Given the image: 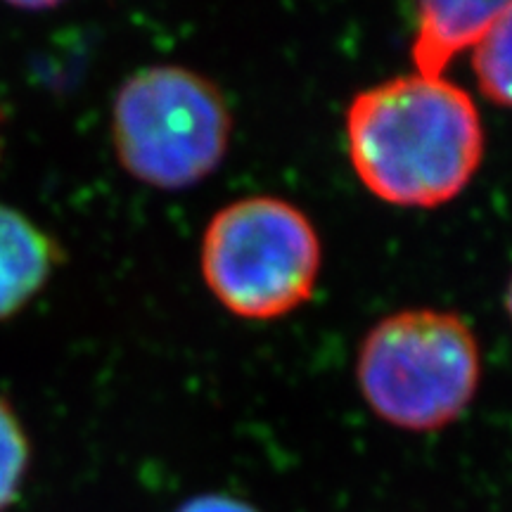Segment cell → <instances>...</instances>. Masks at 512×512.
Masks as SVG:
<instances>
[{"label":"cell","mask_w":512,"mask_h":512,"mask_svg":"<svg viewBox=\"0 0 512 512\" xmlns=\"http://www.w3.org/2000/svg\"><path fill=\"white\" fill-rule=\"evenodd\" d=\"M202 275L230 313L287 316L309 302L320 273V240L302 209L254 195L216 211L202 238Z\"/></svg>","instance_id":"cell-4"},{"label":"cell","mask_w":512,"mask_h":512,"mask_svg":"<svg viewBox=\"0 0 512 512\" xmlns=\"http://www.w3.org/2000/svg\"><path fill=\"white\" fill-rule=\"evenodd\" d=\"M472 69L479 91L512 110V5L472 48Z\"/></svg>","instance_id":"cell-7"},{"label":"cell","mask_w":512,"mask_h":512,"mask_svg":"<svg viewBox=\"0 0 512 512\" xmlns=\"http://www.w3.org/2000/svg\"><path fill=\"white\" fill-rule=\"evenodd\" d=\"M62 264V247L22 211L0 204V320L34 302Z\"/></svg>","instance_id":"cell-6"},{"label":"cell","mask_w":512,"mask_h":512,"mask_svg":"<svg viewBox=\"0 0 512 512\" xmlns=\"http://www.w3.org/2000/svg\"><path fill=\"white\" fill-rule=\"evenodd\" d=\"M3 3H8L12 8L19 10H50L62 5L64 0H3Z\"/></svg>","instance_id":"cell-10"},{"label":"cell","mask_w":512,"mask_h":512,"mask_svg":"<svg viewBox=\"0 0 512 512\" xmlns=\"http://www.w3.org/2000/svg\"><path fill=\"white\" fill-rule=\"evenodd\" d=\"M230 110L219 88L176 64L140 69L112 105L119 164L157 190H185L219 169L230 145Z\"/></svg>","instance_id":"cell-3"},{"label":"cell","mask_w":512,"mask_h":512,"mask_svg":"<svg viewBox=\"0 0 512 512\" xmlns=\"http://www.w3.org/2000/svg\"><path fill=\"white\" fill-rule=\"evenodd\" d=\"M512 0H415L413 72L444 76L453 57L472 50Z\"/></svg>","instance_id":"cell-5"},{"label":"cell","mask_w":512,"mask_h":512,"mask_svg":"<svg viewBox=\"0 0 512 512\" xmlns=\"http://www.w3.org/2000/svg\"><path fill=\"white\" fill-rule=\"evenodd\" d=\"M176 512H256L252 505L233 496H221V494H202L190 498L188 503L181 505Z\"/></svg>","instance_id":"cell-9"},{"label":"cell","mask_w":512,"mask_h":512,"mask_svg":"<svg viewBox=\"0 0 512 512\" xmlns=\"http://www.w3.org/2000/svg\"><path fill=\"white\" fill-rule=\"evenodd\" d=\"M505 309H508V316H510V320H512V278H510L508 292H505Z\"/></svg>","instance_id":"cell-11"},{"label":"cell","mask_w":512,"mask_h":512,"mask_svg":"<svg viewBox=\"0 0 512 512\" xmlns=\"http://www.w3.org/2000/svg\"><path fill=\"white\" fill-rule=\"evenodd\" d=\"M347 147L358 181L377 200L434 209L475 178L484 126L465 88L413 72L356 93L347 110Z\"/></svg>","instance_id":"cell-1"},{"label":"cell","mask_w":512,"mask_h":512,"mask_svg":"<svg viewBox=\"0 0 512 512\" xmlns=\"http://www.w3.org/2000/svg\"><path fill=\"white\" fill-rule=\"evenodd\" d=\"M29 439L17 413L0 396V512L15 503L29 467Z\"/></svg>","instance_id":"cell-8"},{"label":"cell","mask_w":512,"mask_h":512,"mask_svg":"<svg viewBox=\"0 0 512 512\" xmlns=\"http://www.w3.org/2000/svg\"><path fill=\"white\" fill-rule=\"evenodd\" d=\"M358 387L377 418L408 432L453 422L475 399L482 356L456 313L408 309L382 318L358 351Z\"/></svg>","instance_id":"cell-2"},{"label":"cell","mask_w":512,"mask_h":512,"mask_svg":"<svg viewBox=\"0 0 512 512\" xmlns=\"http://www.w3.org/2000/svg\"><path fill=\"white\" fill-rule=\"evenodd\" d=\"M0 121H3V117H0ZM0 147H3V133H0Z\"/></svg>","instance_id":"cell-12"}]
</instances>
